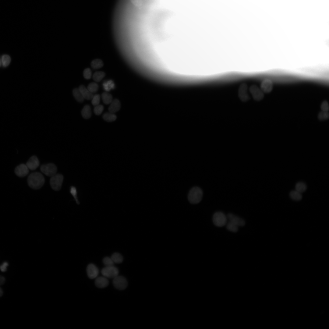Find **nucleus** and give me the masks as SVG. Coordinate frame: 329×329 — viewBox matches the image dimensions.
I'll list each match as a JSON object with an SVG mask.
<instances>
[{"label": "nucleus", "instance_id": "nucleus-1", "mask_svg": "<svg viewBox=\"0 0 329 329\" xmlns=\"http://www.w3.org/2000/svg\"><path fill=\"white\" fill-rule=\"evenodd\" d=\"M44 177L41 173L34 172L30 174L28 177L27 183L29 186L34 189L41 188L44 182Z\"/></svg>", "mask_w": 329, "mask_h": 329}, {"label": "nucleus", "instance_id": "nucleus-2", "mask_svg": "<svg viewBox=\"0 0 329 329\" xmlns=\"http://www.w3.org/2000/svg\"><path fill=\"white\" fill-rule=\"evenodd\" d=\"M201 189L197 187H194L190 190L188 195L189 202L192 204H197L201 200L203 196Z\"/></svg>", "mask_w": 329, "mask_h": 329}, {"label": "nucleus", "instance_id": "nucleus-3", "mask_svg": "<svg viewBox=\"0 0 329 329\" xmlns=\"http://www.w3.org/2000/svg\"><path fill=\"white\" fill-rule=\"evenodd\" d=\"M213 221L214 224L218 227H223L227 224V216L223 212L218 211L215 212L213 216Z\"/></svg>", "mask_w": 329, "mask_h": 329}, {"label": "nucleus", "instance_id": "nucleus-4", "mask_svg": "<svg viewBox=\"0 0 329 329\" xmlns=\"http://www.w3.org/2000/svg\"><path fill=\"white\" fill-rule=\"evenodd\" d=\"M63 180V177L61 174H56L51 176L50 179V183L52 189L55 191L60 190Z\"/></svg>", "mask_w": 329, "mask_h": 329}, {"label": "nucleus", "instance_id": "nucleus-5", "mask_svg": "<svg viewBox=\"0 0 329 329\" xmlns=\"http://www.w3.org/2000/svg\"><path fill=\"white\" fill-rule=\"evenodd\" d=\"M119 272L117 268L113 265L105 266L101 271L103 276L107 278H113L118 275Z\"/></svg>", "mask_w": 329, "mask_h": 329}, {"label": "nucleus", "instance_id": "nucleus-6", "mask_svg": "<svg viewBox=\"0 0 329 329\" xmlns=\"http://www.w3.org/2000/svg\"><path fill=\"white\" fill-rule=\"evenodd\" d=\"M40 169L41 171L46 175L51 177L56 174L57 170L56 165L51 163L41 165Z\"/></svg>", "mask_w": 329, "mask_h": 329}, {"label": "nucleus", "instance_id": "nucleus-7", "mask_svg": "<svg viewBox=\"0 0 329 329\" xmlns=\"http://www.w3.org/2000/svg\"><path fill=\"white\" fill-rule=\"evenodd\" d=\"M113 284L114 287L118 289H125L128 285L126 279L124 277L117 275L113 278Z\"/></svg>", "mask_w": 329, "mask_h": 329}, {"label": "nucleus", "instance_id": "nucleus-8", "mask_svg": "<svg viewBox=\"0 0 329 329\" xmlns=\"http://www.w3.org/2000/svg\"><path fill=\"white\" fill-rule=\"evenodd\" d=\"M250 93L253 98L255 100L259 101L264 98V94L260 88L255 85H252L249 88Z\"/></svg>", "mask_w": 329, "mask_h": 329}, {"label": "nucleus", "instance_id": "nucleus-9", "mask_svg": "<svg viewBox=\"0 0 329 329\" xmlns=\"http://www.w3.org/2000/svg\"><path fill=\"white\" fill-rule=\"evenodd\" d=\"M248 88L247 85L246 83H243L240 86L239 88V97L243 102H246L250 98L248 93Z\"/></svg>", "mask_w": 329, "mask_h": 329}, {"label": "nucleus", "instance_id": "nucleus-10", "mask_svg": "<svg viewBox=\"0 0 329 329\" xmlns=\"http://www.w3.org/2000/svg\"><path fill=\"white\" fill-rule=\"evenodd\" d=\"M16 175L20 177H23L29 173V168L26 164H22L17 166L15 169Z\"/></svg>", "mask_w": 329, "mask_h": 329}, {"label": "nucleus", "instance_id": "nucleus-11", "mask_svg": "<svg viewBox=\"0 0 329 329\" xmlns=\"http://www.w3.org/2000/svg\"><path fill=\"white\" fill-rule=\"evenodd\" d=\"M87 272L89 278L93 279L97 277L99 274V270L94 264H90L87 267Z\"/></svg>", "mask_w": 329, "mask_h": 329}, {"label": "nucleus", "instance_id": "nucleus-12", "mask_svg": "<svg viewBox=\"0 0 329 329\" xmlns=\"http://www.w3.org/2000/svg\"><path fill=\"white\" fill-rule=\"evenodd\" d=\"M227 219L230 221L237 225L238 226H243L245 225L244 220L232 213L228 214L227 216Z\"/></svg>", "mask_w": 329, "mask_h": 329}, {"label": "nucleus", "instance_id": "nucleus-13", "mask_svg": "<svg viewBox=\"0 0 329 329\" xmlns=\"http://www.w3.org/2000/svg\"><path fill=\"white\" fill-rule=\"evenodd\" d=\"M26 165L30 170H34L39 166V161L35 156L31 157L27 162Z\"/></svg>", "mask_w": 329, "mask_h": 329}, {"label": "nucleus", "instance_id": "nucleus-14", "mask_svg": "<svg viewBox=\"0 0 329 329\" xmlns=\"http://www.w3.org/2000/svg\"><path fill=\"white\" fill-rule=\"evenodd\" d=\"M273 87V84L271 81L269 79L264 80L261 83L260 89L264 93H269L271 92Z\"/></svg>", "mask_w": 329, "mask_h": 329}, {"label": "nucleus", "instance_id": "nucleus-15", "mask_svg": "<svg viewBox=\"0 0 329 329\" xmlns=\"http://www.w3.org/2000/svg\"><path fill=\"white\" fill-rule=\"evenodd\" d=\"M96 286L98 288H103L106 287L109 284L107 278L103 276L97 277L95 281Z\"/></svg>", "mask_w": 329, "mask_h": 329}, {"label": "nucleus", "instance_id": "nucleus-16", "mask_svg": "<svg viewBox=\"0 0 329 329\" xmlns=\"http://www.w3.org/2000/svg\"><path fill=\"white\" fill-rule=\"evenodd\" d=\"M121 104L119 101L117 99H115L111 103L108 111L110 113L114 114L119 110Z\"/></svg>", "mask_w": 329, "mask_h": 329}, {"label": "nucleus", "instance_id": "nucleus-17", "mask_svg": "<svg viewBox=\"0 0 329 329\" xmlns=\"http://www.w3.org/2000/svg\"><path fill=\"white\" fill-rule=\"evenodd\" d=\"M78 89L84 99L90 100L92 99L93 96L92 93L90 92L84 85H80Z\"/></svg>", "mask_w": 329, "mask_h": 329}, {"label": "nucleus", "instance_id": "nucleus-18", "mask_svg": "<svg viewBox=\"0 0 329 329\" xmlns=\"http://www.w3.org/2000/svg\"><path fill=\"white\" fill-rule=\"evenodd\" d=\"M91 110L90 107L88 105L84 106L81 111V115L85 119L89 118L91 116Z\"/></svg>", "mask_w": 329, "mask_h": 329}, {"label": "nucleus", "instance_id": "nucleus-19", "mask_svg": "<svg viewBox=\"0 0 329 329\" xmlns=\"http://www.w3.org/2000/svg\"><path fill=\"white\" fill-rule=\"evenodd\" d=\"M104 65L103 62L100 59H96L93 60L91 63V65L92 68L94 69H98L101 68Z\"/></svg>", "mask_w": 329, "mask_h": 329}, {"label": "nucleus", "instance_id": "nucleus-20", "mask_svg": "<svg viewBox=\"0 0 329 329\" xmlns=\"http://www.w3.org/2000/svg\"><path fill=\"white\" fill-rule=\"evenodd\" d=\"M73 93L74 97L78 102H82L83 101L84 98L78 88H76L74 89Z\"/></svg>", "mask_w": 329, "mask_h": 329}, {"label": "nucleus", "instance_id": "nucleus-21", "mask_svg": "<svg viewBox=\"0 0 329 329\" xmlns=\"http://www.w3.org/2000/svg\"><path fill=\"white\" fill-rule=\"evenodd\" d=\"M114 263L120 264L123 261V258L122 256L119 253H113L111 256Z\"/></svg>", "mask_w": 329, "mask_h": 329}, {"label": "nucleus", "instance_id": "nucleus-22", "mask_svg": "<svg viewBox=\"0 0 329 329\" xmlns=\"http://www.w3.org/2000/svg\"><path fill=\"white\" fill-rule=\"evenodd\" d=\"M105 73L102 71H98L95 72L93 75V78L94 81L96 82L100 81L105 76Z\"/></svg>", "mask_w": 329, "mask_h": 329}, {"label": "nucleus", "instance_id": "nucleus-23", "mask_svg": "<svg viewBox=\"0 0 329 329\" xmlns=\"http://www.w3.org/2000/svg\"><path fill=\"white\" fill-rule=\"evenodd\" d=\"M102 98L104 103L106 104H109L112 101V96L108 93L104 92L102 94Z\"/></svg>", "mask_w": 329, "mask_h": 329}, {"label": "nucleus", "instance_id": "nucleus-24", "mask_svg": "<svg viewBox=\"0 0 329 329\" xmlns=\"http://www.w3.org/2000/svg\"><path fill=\"white\" fill-rule=\"evenodd\" d=\"M103 119L108 122H111L114 121L116 119V116L114 113H106L103 116Z\"/></svg>", "mask_w": 329, "mask_h": 329}, {"label": "nucleus", "instance_id": "nucleus-25", "mask_svg": "<svg viewBox=\"0 0 329 329\" xmlns=\"http://www.w3.org/2000/svg\"><path fill=\"white\" fill-rule=\"evenodd\" d=\"M290 197L293 200L299 201L301 200L302 196L301 193L296 190H292L290 193Z\"/></svg>", "mask_w": 329, "mask_h": 329}, {"label": "nucleus", "instance_id": "nucleus-26", "mask_svg": "<svg viewBox=\"0 0 329 329\" xmlns=\"http://www.w3.org/2000/svg\"><path fill=\"white\" fill-rule=\"evenodd\" d=\"M2 65L4 67L8 66L11 62V58L7 55H3L1 57Z\"/></svg>", "mask_w": 329, "mask_h": 329}, {"label": "nucleus", "instance_id": "nucleus-27", "mask_svg": "<svg viewBox=\"0 0 329 329\" xmlns=\"http://www.w3.org/2000/svg\"><path fill=\"white\" fill-rule=\"evenodd\" d=\"M296 190L301 193L304 192L307 189L306 185L302 182L297 183L295 186Z\"/></svg>", "mask_w": 329, "mask_h": 329}, {"label": "nucleus", "instance_id": "nucleus-28", "mask_svg": "<svg viewBox=\"0 0 329 329\" xmlns=\"http://www.w3.org/2000/svg\"><path fill=\"white\" fill-rule=\"evenodd\" d=\"M99 88V86L97 83L95 82H91L89 83L87 86V89L91 93H95L97 91Z\"/></svg>", "mask_w": 329, "mask_h": 329}, {"label": "nucleus", "instance_id": "nucleus-29", "mask_svg": "<svg viewBox=\"0 0 329 329\" xmlns=\"http://www.w3.org/2000/svg\"><path fill=\"white\" fill-rule=\"evenodd\" d=\"M226 225L227 228L229 231L234 232L238 231V226L233 223L229 221Z\"/></svg>", "mask_w": 329, "mask_h": 329}, {"label": "nucleus", "instance_id": "nucleus-30", "mask_svg": "<svg viewBox=\"0 0 329 329\" xmlns=\"http://www.w3.org/2000/svg\"><path fill=\"white\" fill-rule=\"evenodd\" d=\"M329 117L328 111H321L318 115V118L320 120L323 121L328 119Z\"/></svg>", "mask_w": 329, "mask_h": 329}, {"label": "nucleus", "instance_id": "nucleus-31", "mask_svg": "<svg viewBox=\"0 0 329 329\" xmlns=\"http://www.w3.org/2000/svg\"><path fill=\"white\" fill-rule=\"evenodd\" d=\"M103 262L105 266H113L114 264V262L111 257H104L103 259Z\"/></svg>", "mask_w": 329, "mask_h": 329}, {"label": "nucleus", "instance_id": "nucleus-32", "mask_svg": "<svg viewBox=\"0 0 329 329\" xmlns=\"http://www.w3.org/2000/svg\"><path fill=\"white\" fill-rule=\"evenodd\" d=\"M83 74L84 78L85 79L88 80L90 79L92 76V72L91 69L89 68L85 69L83 71Z\"/></svg>", "mask_w": 329, "mask_h": 329}, {"label": "nucleus", "instance_id": "nucleus-33", "mask_svg": "<svg viewBox=\"0 0 329 329\" xmlns=\"http://www.w3.org/2000/svg\"><path fill=\"white\" fill-rule=\"evenodd\" d=\"M103 109V106L101 104H98L95 106L94 109V112L96 115H99L102 113Z\"/></svg>", "mask_w": 329, "mask_h": 329}, {"label": "nucleus", "instance_id": "nucleus-34", "mask_svg": "<svg viewBox=\"0 0 329 329\" xmlns=\"http://www.w3.org/2000/svg\"><path fill=\"white\" fill-rule=\"evenodd\" d=\"M100 96L99 94H96L93 96L92 98V104L94 106H96L99 104L100 101Z\"/></svg>", "mask_w": 329, "mask_h": 329}, {"label": "nucleus", "instance_id": "nucleus-35", "mask_svg": "<svg viewBox=\"0 0 329 329\" xmlns=\"http://www.w3.org/2000/svg\"><path fill=\"white\" fill-rule=\"evenodd\" d=\"M70 192L71 194L73 196L75 200L76 201V203L77 204H79V202L78 200L77 196V192L76 190L75 187L72 186H71L70 189Z\"/></svg>", "mask_w": 329, "mask_h": 329}, {"label": "nucleus", "instance_id": "nucleus-36", "mask_svg": "<svg viewBox=\"0 0 329 329\" xmlns=\"http://www.w3.org/2000/svg\"><path fill=\"white\" fill-rule=\"evenodd\" d=\"M320 108L322 111H328L329 110V105L327 101H324L321 105Z\"/></svg>", "mask_w": 329, "mask_h": 329}, {"label": "nucleus", "instance_id": "nucleus-37", "mask_svg": "<svg viewBox=\"0 0 329 329\" xmlns=\"http://www.w3.org/2000/svg\"><path fill=\"white\" fill-rule=\"evenodd\" d=\"M130 1L134 5L138 7H141L143 4L142 0H130Z\"/></svg>", "mask_w": 329, "mask_h": 329}, {"label": "nucleus", "instance_id": "nucleus-38", "mask_svg": "<svg viewBox=\"0 0 329 329\" xmlns=\"http://www.w3.org/2000/svg\"><path fill=\"white\" fill-rule=\"evenodd\" d=\"M8 265V264L7 262H4L1 265H0V269L3 272L7 270V267Z\"/></svg>", "mask_w": 329, "mask_h": 329}, {"label": "nucleus", "instance_id": "nucleus-39", "mask_svg": "<svg viewBox=\"0 0 329 329\" xmlns=\"http://www.w3.org/2000/svg\"><path fill=\"white\" fill-rule=\"evenodd\" d=\"M5 282V279L4 277L0 275V285H3Z\"/></svg>", "mask_w": 329, "mask_h": 329}, {"label": "nucleus", "instance_id": "nucleus-40", "mask_svg": "<svg viewBox=\"0 0 329 329\" xmlns=\"http://www.w3.org/2000/svg\"><path fill=\"white\" fill-rule=\"evenodd\" d=\"M3 294V292L2 289L0 287V297L2 296Z\"/></svg>", "mask_w": 329, "mask_h": 329}, {"label": "nucleus", "instance_id": "nucleus-41", "mask_svg": "<svg viewBox=\"0 0 329 329\" xmlns=\"http://www.w3.org/2000/svg\"><path fill=\"white\" fill-rule=\"evenodd\" d=\"M1 65H2L1 60V58L0 57V67L1 66Z\"/></svg>", "mask_w": 329, "mask_h": 329}]
</instances>
